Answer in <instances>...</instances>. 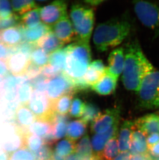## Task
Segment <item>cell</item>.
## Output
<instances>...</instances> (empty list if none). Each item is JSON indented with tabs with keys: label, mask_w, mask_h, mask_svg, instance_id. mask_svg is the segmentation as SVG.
<instances>
[{
	"label": "cell",
	"mask_w": 159,
	"mask_h": 160,
	"mask_svg": "<svg viewBox=\"0 0 159 160\" xmlns=\"http://www.w3.org/2000/svg\"><path fill=\"white\" fill-rule=\"evenodd\" d=\"M124 53L125 64L122 73L123 83L128 90L137 92L144 77L155 68L146 57L137 41L127 44Z\"/></svg>",
	"instance_id": "obj_1"
},
{
	"label": "cell",
	"mask_w": 159,
	"mask_h": 160,
	"mask_svg": "<svg viewBox=\"0 0 159 160\" xmlns=\"http://www.w3.org/2000/svg\"><path fill=\"white\" fill-rule=\"evenodd\" d=\"M131 26L128 21L112 19L98 24L94 33L93 42L98 52H107L120 45L129 35Z\"/></svg>",
	"instance_id": "obj_2"
},
{
	"label": "cell",
	"mask_w": 159,
	"mask_h": 160,
	"mask_svg": "<svg viewBox=\"0 0 159 160\" xmlns=\"http://www.w3.org/2000/svg\"><path fill=\"white\" fill-rule=\"evenodd\" d=\"M66 60L64 73L71 80L82 78L91 62V50L88 42L81 41L65 47Z\"/></svg>",
	"instance_id": "obj_3"
},
{
	"label": "cell",
	"mask_w": 159,
	"mask_h": 160,
	"mask_svg": "<svg viewBox=\"0 0 159 160\" xmlns=\"http://www.w3.org/2000/svg\"><path fill=\"white\" fill-rule=\"evenodd\" d=\"M75 33V41L89 43L95 22V13L92 8L85 5H72L70 12Z\"/></svg>",
	"instance_id": "obj_4"
},
{
	"label": "cell",
	"mask_w": 159,
	"mask_h": 160,
	"mask_svg": "<svg viewBox=\"0 0 159 160\" xmlns=\"http://www.w3.org/2000/svg\"><path fill=\"white\" fill-rule=\"evenodd\" d=\"M137 93L138 105L142 109L159 107V71L154 68L142 82Z\"/></svg>",
	"instance_id": "obj_5"
},
{
	"label": "cell",
	"mask_w": 159,
	"mask_h": 160,
	"mask_svg": "<svg viewBox=\"0 0 159 160\" xmlns=\"http://www.w3.org/2000/svg\"><path fill=\"white\" fill-rule=\"evenodd\" d=\"M133 6L142 23L159 35V5L142 0L133 2Z\"/></svg>",
	"instance_id": "obj_6"
},
{
	"label": "cell",
	"mask_w": 159,
	"mask_h": 160,
	"mask_svg": "<svg viewBox=\"0 0 159 160\" xmlns=\"http://www.w3.org/2000/svg\"><path fill=\"white\" fill-rule=\"evenodd\" d=\"M38 119L47 120L51 122L54 112L52 102L46 93L33 90L30 100L26 105Z\"/></svg>",
	"instance_id": "obj_7"
},
{
	"label": "cell",
	"mask_w": 159,
	"mask_h": 160,
	"mask_svg": "<svg viewBox=\"0 0 159 160\" xmlns=\"http://www.w3.org/2000/svg\"><path fill=\"white\" fill-rule=\"evenodd\" d=\"M72 92H74L72 81L63 72L50 79L46 94L51 101L54 102L63 95Z\"/></svg>",
	"instance_id": "obj_8"
},
{
	"label": "cell",
	"mask_w": 159,
	"mask_h": 160,
	"mask_svg": "<svg viewBox=\"0 0 159 160\" xmlns=\"http://www.w3.org/2000/svg\"><path fill=\"white\" fill-rule=\"evenodd\" d=\"M67 4L64 1H55L41 8L40 15L42 23L50 27L67 15Z\"/></svg>",
	"instance_id": "obj_9"
},
{
	"label": "cell",
	"mask_w": 159,
	"mask_h": 160,
	"mask_svg": "<svg viewBox=\"0 0 159 160\" xmlns=\"http://www.w3.org/2000/svg\"><path fill=\"white\" fill-rule=\"evenodd\" d=\"M120 114V109L118 107L107 109L92 122L90 127L92 132L96 134L105 133L112 127L118 124Z\"/></svg>",
	"instance_id": "obj_10"
},
{
	"label": "cell",
	"mask_w": 159,
	"mask_h": 160,
	"mask_svg": "<svg viewBox=\"0 0 159 160\" xmlns=\"http://www.w3.org/2000/svg\"><path fill=\"white\" fill-rule=\"evenodd\" d=\"M6 62L9 72L15 76H25L31 63L30 57L20 52L10 55Z\"/></svg>",
	"instance_id": "obj_11"
},
{
	"label": "cell",
	"mask_w": 159,
	"mask_h": 160,
	"mask_svg": "<svg viewBox=\"0 0 159 160\" xmlns=\"http://www.w3.org/2000/svg\"><path fill=\"white\" fill-rule=\"evenodd\" d=\"M51 30L64 44L75 41V35L72 23L67 15L51 27Z\"/></svg>",
	"instance_id": "obj_12"
},
{
	"label": "cell",
	"mask_w": 159,
	"mask_h": 160,
	"mask_svg": "<svg viewBox=\"0 0 159 160\" xmlns=\"http://www.w3.org/2000/svg\"><path fill=\"white\" fill-rule=\"evenodd\" d=\"M108 62L107 71L118 79L120 74L123 73L125 64L124 49L119 47L113 50L108 56Z\"/></svg>",
	"instance_id": "obj_13"
},
{
	"label": "cell",
	"mask_w": 159,
	"mask_h": 160,
	"mask_svg": "<svg viewBox=\"0 0 159 160\" xmlns=\"http://www.w3.org/2000/svg\"><path fill=\"white\" fill-rule=\"evenodd\" d=\"M118 79L106 70L102 78L90 89L96 93L101 95H108L115 92L117 86Z\"/></svg>",
	"instance_id": "obj_14"
},
{
	"label": "cell",
	"mask_w": 159,
	"mask_h": 160,
	"mask_svg": "<svg viewBox=\"0 0 159 160\" xmlns=\"http://www.w3.org/2000/svg\"><path fill=\"white\" fill-rule=\"evenodd\" d=\"M148 151V148L146 135L133 125L131 135L130 153L132 156L139 154L146 155Z\"/></svg>",
	"instance_id": "obj_15"
},
{
	"label": "cell",
	"mask_w": 159,
	"mask_h": 160,
	"mask_svg": "<svg viewBox=\"0 0 159 160\" xmlns=\"http://www.w3.org/2000/svg\"><path fill=\"white\" fill-rule=\"evenodd\" d=\"M22 42V32L20 26L0 30V43L8 48L17 47Z\"/></svg>",
	"instance_id": "obj_16"
},
{
	"label": "cell",
	"mask_w": 159,
	"mask_h": 160,
	"mask_svg": "<svg viewBox=\"0 0 159 160\" xmlns=\"http://www.w3.org/2000/svg\"><path fill=\"white\" fill-rule=\"evenodd\" d=\"M134 123V126L148 135L159 133V116L149 114L138 118Z\"/></svg>",
	"instance_id": "obj_17"
},
{
	"label": "cell",
	"mask_w": 159,
	"mask_h": 160,
	"mask_svg": "<svg viewBox=\"0 0 159 160\" xmlns=\"http://www.w3.org/2000/svg\"><path fill=\"white\" fill-rule=\"evenodd\" d=\"M118 124L114 125L105 133L95 134L92 137V146L94 154L100 156L108 141L118 135Z\"/></svg>",
	"instance_id": "obj_18"
},
{
	"label": "cell",
	"mask_w": 159,
	"mask_h": 160,
	"mask_svg": "<svg viewBox=\"0 0 159 160\" xmlns=\"http://www.w3.org/2000/svg\"><path fill=\"white\" fill-rule=\"evenodd\" d=\"M36 119V117L27 106L19 104L16 111L14 123L21 130L27 132V128Z\"/></svg>",
	"instance_id": "obj_19"
},
{
	"label": "cell",
	"mask_w": 159,
	"mask_h": 160,
	"mask_svg": "<svg viewBox=\"0 0 159 160\" xmlns=\"http://www.w3.org/2000/svg\"><path fill=\"white\" fill-rule=\"evenodd\" d=\"M23 42H29L31 44H37V42L43 36L51 31V28L41 23L38 26L32 29L22 28Z\"/></svg>",
	"instance_id": "obj_20"
},
{
	"label": "cell",
	"mask_w": 159,
	"mask_h": 160,
	"mask_svg": "<svg viewBox=\"0 0 159 160\" xmlns=\"http://www.w3.org/2000/svg\"><path fill=\"white\" fill-rule=\"evenodd\" d=\"M36 45L43 49L48 54H50L63 48L64 44L57 38L51 30L39 39Z\"/></svg>",
	"instance_id": "obj_21"
},
{
	"label": "cell",
	"mask_w": 159,
	"mask_h": 160,
	"mask_svg": "<svg viewBox=\"0 0 159 160\" xmlns=\"http://www.w3.org/2000/svg\"><path fill=\"white\" fill-rule=\"evenodd\" d=\"M133 122L125 121L123 122L120 128V131L118 133V138L119 151L120 152L127 151L130 149L131 146V139L132 130L133 128Z\"/></svg>",
	"instance_id": "obj_22"
},
{
	"label": "cell",
	"mask_w": 159,
	"mask_h": 160,
	"mask_svg": "<svg viewBox=\"0 0 159 160\" xmlns=\"http://www.w3.org/2000/svg\"><path fill=\"white\" fill-rule=\"evenodd\" d=\"M87 124L81 119L69 122L67 129V138L75 142L83 137L86 133Z\"/></svg>",
	"instance_id": "obj_23"
},
{
	"label": "cell",
	"mask_w": 159,
	"mask_h": 160,
	"mask_svg": "<svg viewBox=\"0 0 159 160\" xmlns=\"http://www.w3.org/2000/svg\"><path fill=\"white\" fill-rule=\"evenodd\" d=\"M53 131V124L47 120L38 119L36 120L27 128V133L44 138Z\"/></svg>",
	"instance_id": "obj_24"
},
{
	"label": "cell",
	"mask_w": 159,
	"mask_h": 160,
	"mask_svg": "<svg viewBox=\"0 0 159 160\" xmlns=\"http://www.w3.org/2000/svg\"><path fill=\"white\" fill-rule=\"evenodd\" d=\"M41 8H35L30 12L22 16L19 26L23 29H32L41 24Z\"/></svg>",
	"instance_id": "obj_25"
},
{
	"label": "cell",
	"mask_w": 159,
	"mask_h": 160,
	"mask_svg": "<svg viewBox=\"0 0 159 160\" xmlns=\"http://www.w3.org/2000/svg\"><path fill=\"white\" fill-rule=\"evenodd\" d=\"M75 94L74 92H70L52 102L54 112L60 115H67L70 110Z\"/></svg>",
	"instance_id": "obj_26"
},
{
	"label": "cell",
	"mask_w": 159,
	"mask_h": 160,
	"mask_svg": "<svg viewBox=\"0 0 159 160\" xmlns=\"http://www.w3.org/2000/svg\"><path fill=\"white\" fill-rule=\"evenodd\" d=\"M75 152L80 160H86L93 156V148L88 135L86 134L75 144Z\"/></svg>",
	"instance_id": "obj_27"
},
{
	"label": "cell",
	"mask_w": 159,
	"mask_h": 160,
	"mask_svg": "<svg viewBox=\"0 0 159 160\" xmlns=\"http://www.w3.org/2000/svg\"><path fill=\"white\" fill-rule=\"evenodd\" d=\"M11 4L14 14L19 17L38 7L36 2L32 0H12Z\"/></svg>",
	"instance_id": "obj_28"
},
{
	"label": "cell",
	"mask_w": 159,
	"mask_h": 160,
	"mask_svg": "<svg viewBox=\"0 0 159 160\" xmlns=\"http://www.w3.org/2000/svg\"><path fill=\"white\" fill-rule=\"evenodd\" d=\"M66 56L67 54L65 48L59 49L49 54L48 64L61 72H64L66 64Z\"/></svg>",
	"instance_id": "obj_29"
},
{
	"label": "cell",
	"mask_w": 159,
	"mask_h": 160,
	"mask_svg": "<svg viewBox=\"0 0 159 160\" xmlns=\"http://www.w3.org/2000/svg\"><path fill=\"white\" fill-rule=\"evenodd\" d=\"M49 54L37 46L30 57L31 63L41 69L49 63Z\"/></svg>",
	"instance_id": "obj_30"
},
{
	"label": "cell",
	"mask_w": 159,
	"mask_h": 160,
	"mask_svg": "<svg viewBox=\"0 0 159 160\" xmlns=\"http://www.w3.org/2000/svg\"><path fill=\"white\" fill-rule=\"evenodd\" d=\"M118 136V135H117ZM117 136L112 138L107 142L100 154L102 160H114L119 151Z\"/></svg>",
	"instance_id": "obj_31"
},
{
	"label": "cell",
	"mask_w": 159,
	"mask_h": 160,
	"mask_svg": "<svg viewBox=\"0 0 159 160\" xmlns=\"http://www.w3.org/2000/svg\"><path fill=\"white\" fill-rule=\"evenodd\" d=\"M75 150V142L67 138L56 144L54 152L60 157L64 158L74 153Z\"/></svg>",
	"instance_id": "obj_32"
},
{
	"label": "cell",
	"mask_w": 159,
	"mask_h": 160,
	"mask_svg": "<svg viewBox=\"0 0 159 160\" xmlns=\"http://www.w3.org/2000/svg\"><path fill=\"white\" fill-rule=\"evenodd\" d=\"M33 88L29 80H27L19 86L17 91V98L20 105L26 106L30 100Z\"/></svg>",
	"instance_id": "obj_33"
},
{
	"label": "cell",
	"mask_w": 159,
	"mask_h": 160,
	"mask_svg": "<svg viewBox=\"0 0 159 160\" xmlns=\"http://www.w3.org/2000/svg\"><path fill=\"white\" fill-rule=\"evenodd\" d=\"M101 113L99 107L94 103L88 102L85 104L84 112L81 120L86 123L93 122Z\"/></svg>",
	"instance_id": "obj_34"
},
{
	"label": "cell",
	"mask_w": 159,
	"mask_h": 160,
	"mask_svg": "<svg viewBox=\"0 0 159 160\" xmlns=\"http://www.w3.org/2000/svg\"><path fill=\"white\" fill-rule=\"evenodd\" d=\"M44 145V139L41 137L26 132L25 135V147L35 152Z\"/></svg>",
	"instance_id": "obj_35"
},
{
	"label": "cell",
	"mask_w": 159,
	"mask_h": 160,
	"mask_svg": "<svg viewBox=\"0 0 159 160\" xmlns=\"http://www.w3.org/2000/svg\"><path fill=\"white\" fill-rule=\"evenodd\" d=\"M85 106V104L81 99L78 98H74L71 105L69 115L73 118L82 117L84 112Z\"/></svg>",
	"instance_id": "obj_36"
},
{
	"label": "cell",
	"mask_w": 159,
	"mask_h": 160,
	"mask_svg": "<svg viewBox=\"0 0 159 160\" xmlns=\"http://www.w3.org/2000/svg\"><path fill=\"white\" fill-rule=\"evenodd\" d=\"M8 160H36L34 153L26 148L20 149L9 155Z\"/></svg>",
	"instance_id": "obj_37"
},
{
	"label": "cell",
	"mask_w": 159,
	"mask_h": 160,
	"mask_svg": "<svg viewBox=\"0 0 159 160\" xmlns=\"http://www.w3.org/2000/svg\"><path fill=\"white\" fill-rule=\"evenodd\" d=\"M68 121L60 120L53 123V132L56 140L63 138L67 134Z\"/></svg>",
	"instance_id": "obj_38"
},
{
	"label": "cell",
	"mask_w": 159,
	"mask_h": 160,
	"mask_svg": "<svg viewBox=\"0 0 159 160\" xmlns=\"http://www.w3.org/2000/svg\"><path fill=\"white\" fill-rule=\"evenodd\" d=\"M104 74L99 72L89 67L83 78L90 87L97 83L104 75Z\"/></svg>",
	"instance_id": "obj_39"
},
{
	"label": "cell",
	"mask_w": 159,
	"mask_h": 160,
	"mask_svg": "<svg viewBox=\"0 0 159 160\" xmlns=\"http://www.w3.org/2000/svg\"><path fill=\"white\" fill-rule=\"evenodd\" d=\"M34 153L36 160H52L53 152L51 146L44 144Z\"/></svg>",
	"instance_id": "obj_40"
},
{
	"label": "cell",
	"mask_w": 159,
	"mask_h": 160,
	"mask_svg": "<svg viewBox=\"0 0 159 160\" xmlns=\"http://www.w3.org/2000/svg\"><path fill=\"white\" fill-rule=\"evenodd\" d=\"M13 14L11 2L7 0H0V20L9 18Z\"/></svg>",
	"instance_id": "obj_41"
},
{
	"label": "cell",
	"mask_w": 159,
	"mask_h": 160,
	"mask_svg": "<svg viewBox=\"0 0 159 160\" xmlns=\"http://www.w3.org/2000/svg\"><path fill=\"white\" fill-rule=\"evenodd\" d=\"M20 17L14 14L9 18L0 20V30L20 25Z\"/></svg>",
	"instance_id": "obj_42"
},
{
	"label": "cell",
	"mask_w": 159,
	"mask_h": 160,
	"mask_svg": "<svg viewBox=\"0 0 159 160\" xmlns=\"http://www.w3.org/2000/svg\"><path fill=\"white\" fill-rule=\"evenodd\" d=\"M89 67L99 72H101L102 74H104L107 70V68L105 67L104 62H102V61L101 60H96L90 63Z\"/></svg>",
	"instance_id": "obj_43"
},
{
	"label": "cell",
	"mask_w": 159,
	"mask_h": 160,
	"mask_svg": "<svg viewBox=\"0 0 159 160\" xmlns=\"http://www.w3.org/2000/svg\"><path fill=\"white\" fill-rule=\"evenodd\" d=\"M147 142L148 148L159 142V133L149 135L147 138Z\"/></svg>",
	"instance_id": "obj_44"
},
{
	"label": "cell",
	"mask_w": 159,
	"mask_h": 160,
	"mask_svg": "<svg viewBox=\"0 0 159 160\" xmlns=\"http://www.w3.org/2000/svg\"><path fill=\"white\" fill-rule=\"evenodd\" d=\"M9 55V48L0 43V60L6 61Z\"/></svg>",
	"instance_id": "obj_45"
},
{
	"label": "cell",
	"mask_w": 159,
	"mask_h": 160,
	"mask_svg": "<svg viewBox=\"0 0 159 160\" xmlns=\"http://www.w3.org/2000/svg\"><path fill=\"white\" fill-rule=\"evenodd\" d=\"M148 150L150 153V157L152 159L159 158V142L148 148Z\"/></svg>",
	"instance_id": "obj_46"
},
{
	"label": "cell",
	"mask_w": 159,
	"mask_h": 160,
	"mask_svg": "<svg viewBox=\"0 0 159 160\" xmlns=\"http://www.w3.org/2000/svg\"><path fill=\"white\" fill-rule=\"evenodd\" d=\"M9 74L6 61L0 60V77L4 78Z\"/></svg>",
	"instance_id": "obj_47"
},
{
	"label": "cell",
	"mask_w": 159,
	"mask_h": 160,
	"mask_svg": "<svg viewBox=\"0 0 159 160\" xmlns=\"http://www.w3.org/2000/svg\"><path fill=\"white\" fill-rule=\"evenodd\" d=\"M132 157L130 152L125 151L120 152L118 155H117L114 160H131Z\"/></svg>",
	"instance_id": "obj_48"
},
{
	"label": "cell",
	"mask_w": 159,
	"mask_h": 160,
	"mask_svg": "<svg viewBox=\"0 0 159 160\" xmlns=\"http://www.w3.org/2000/svg\"><path fill=\"white\" fill-rule=\"evenodd\" d=\"M86 5L91 6H97L100 5L101 3L104 2V1H99V0H93V1H86L84 2Z\"/></svg>",
	"instance_id": "obj_49"
},
{
	"label": "cell",
	"mask_w": 159,
	"mask_h": 160,
	"mask_svg": "<svg viewBox=\"0 0 159 160\" xmlns=\"http://www.w3.org/2000/svg\"><path fill=\"white\" fill-rule=\"evenodd\" d=\"M149 157L148 154L146 155H137V156H132L131 160H148Z\"/></svg>",
	"instance_id": "obj_50"
},
{
	"label": "cell",
	"mask_w": 159,
	"mask_h": 160,
	"mask_svg": "<svg viewBox=\"0 0 159 160\" xmlns=\"http://www.w3.org/2000/svg\"><path fill=\"white\" fill-rule=\"evenodd\" d=\"M8 159L9 154L2 148H0V160H8Z\"/></svg>",
	"instance_id": "obj_51"
},
{
	"label": "cell",
	"mask_w": 159,
	"mask_h": 160,
	"mask_svg": "<svg viewBox=\"0 0 159 160\" xmlns=\"http://www.w3.org/2000/svg\"><path fill=\"white\" fill-rule=\"evenodd\" d=\"M65 160H80L79 158L75 153H74L72 154L69 155L66 157V159H65Z\"/></svg>",
	"instance_id": "obj_52"
},
{
	"label": "cell",
	"mask_w": 159,
	"mask_h": 160,
	"mask_svg": "<svg viewBox=\"0 0 159 160\" xmlns=\"http://www.w3.org/2000/svg\"><path fill=\"white\" fill-rule=\"evenodd\" d=\"M3 78L0 77V98H1V95L2 92H3Z\"/></svg>",
	"instance_id": "obj_53"
},
{
	"label": "cell",
	"mask_w": 159,
	"mask_h": 160,
	"mask_svg": "<svg viewBox=\"0 0 159 160\" xmlns=\"http://www.w3.org/2000/svg\"></svg>",
	"instance_id": "obj_54"
}]
</instances>
